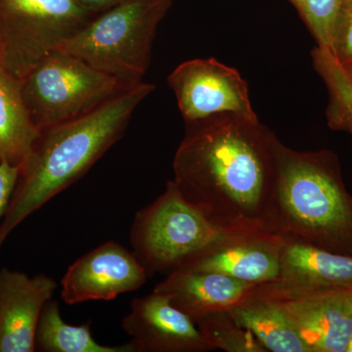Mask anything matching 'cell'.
Segmentation results:
<instances>
[{
    "label": "cell",
    "instance_id": "7",
    "mask_svg": "<svg viewBox=\"0 0 352 352\" xmlns=\"http://www.w3.org/2000/svg\"><path fill=\"white\" fill-rule=\"evenodd\" d=\"M94 16L74 0H0V65L22 80Z\"/></svg>",
    "mask_w": 352,
    "mask_h": 352
},
{
    "label": "cell",
    "instance_id": "27",
    "mask_svg": "<svg viewBox=\"0 0 352 352\" xmlns=\"http://www.w3.org/2000/svg\"><path fill=\"white\" fill-rule=\"evenodd\" d=\"M346 71H347V73L349 74V76H351L352 78V69H346Z\"/></svg>",
    "mask_w": 352,
    "mask_h": 352
},
{
    "label": "cell",
    "instance_id": "11",
    "mask_svg": "<svg viewBox=\"0 0 352 352\" xmlns=\"http://www.w3.org/2000/svg\"><path fill=\"white\" fill-rule=\"evenodd\" d=\"M148 277L133 252L108 241L69 266L61 280V298L67 305L112 300L140 289Z\"/></svg>",
    "mask_w": 352,
    "mask_h": 352
},
{
    "label": "cell",
    "instance_id": "6",
    "mask_svg": "<svg viewBox=\"0 0 352 352\" xmlns=\"http://www.w3.org/2000/svg\"><path fill=\"white\" fill-rule=\"evenodd\" d=\"M222 232L185 200L170 180L156 200L136 212L131 244L148 276L168 275Z\"/></svg>",
    "mask_w": 352,
    "mask_h": 352
},
{
    "label": "cell",
    "instance_id": "5",
    "mask_svg": "<svg viewBox=\"0 0 352 352\" xmlns=\"http://www.w3.org/2000/svg\"><path fill=\"white\" fill-rule=\"evenodd\" d=\"M21 83L25 106L39 131L94 112L129 89L62 50L41 60Z\"/></svg>",
    "mask_w": 352,
    "mask_h": 352
},
{
    "label": "cell",
    "instance_id": "20",
    "mask_svg": "<svg viewBox=\"0 0 352 352\" xmlns=\"http://www.w3.org/2000/svg\"><path fill=\"white\" fill-rule=\"evenodd\" d=\"M206 342L227 352H267L251 332L238 325L228 311L219 312L196 322Z\"/></svg>",
    "mask_w": 352,
    "mask_h": 352
},
{
    "label": "cell",
    "instance_id": "22",
    "mask_svg": "<svg viewBox=\"0 0 352 352\" xmlns=\"http://www.w3.org/2000/svg\"><path fill=\"white\" fill-rule=\"evenodd\" d=\"M329 51L344 69H352V0H344L340 8Z\"/></svg>",
    "mask_w": 352,
    "mask_h": 352
},
{
    "label": "cell",
    "instance_id": "12",
    "mask_svg": "<svg viewBox=\"0 0 352 352\" xmlns=\"http://www.w3.org/2000/svg\"><path fill=\"white\" fill-rule=\"evenodd\" d=\"M138 352H206L214 351L195 322L170 302L168 296L153 291L134 298L122 319Z\"/></svg>",
    "mask_w": 352,
    "mask_h": 352
},
{
    "label": "cell",
    "instance_id": "21",
    "mask_svg": "<svg viewBox=\"0 0 352 352\" xmlns=\"http://www.w3.org/2000/svg\"><path fill=\"white\" fill-rule=\"evenodd\" d=\"M319 47L330 50L333 27L344 0H288Z\"/></svg>",
    "mask_w": 352,
    "mask_h": 352
},
{
    "label": "cell",
    "instance_id": "8",
    "mask_svg": "<svg viewBox=\"0 0 352 352\" xmlns=\"http://www.w3.org/2000/svg\"><path fill=\"white\" fill-rule=\"evenodd\" d=\"M168 82L186 127L222 115L258 120L248 82L237 69L214 58L183 62L171 72Z\"/></svg>",
    "mask_w": 352,
    "mask_h": 352
},
{
    "label": "cell",
    "instance_id": "19",
    "mask_svg": "<svg viewBox=\"0 0 352 352\" xmlns=\"http://www.w3.org/2000/svg\"><path fill=\"white\" fill-rule=\"evenodd\" d=\"M312 65L327 87L328 126L352 136V78L327 48L316 46L311 51Z\"/></svg>",
    "mask_w": 352,
    "mask_h": 352
},
{
    "label": "cell",
    "instance_id": "2",
    "mask_svg": "<svg viewBox=\"0 0 352 352\" xmlns=\"http://www.w3.org/2000/svg\"><path fill=\"white\" fill-rule=\"evenodd\" d=\"M155 89L142 82L94 112L41 131L0 222V249L24 220L82 178L122 138L136 108Z\"/></svg>",
    "mask_w": 352,
    "mask_h": 352
},
{
    "label": "cell",
    "instance_id": "17",
    "mask_svg": "<svg viewBox=\"0 0 352 352\" xmlns=\"http://www.w3.org/2000/svg\"><path fill=\"white\" fill-rule=\"evenodd\" d=\"M39 134L25 106L21 80L0 65V163L22 166Z\"/></svg>",
    "mask_w": 352,
    "mask_h": 352
},
{
    "label": "cell",
    "instance_id": "13",
    "mask_svg": "<svg viewBox=\"0 0 352 352\" xmlns=\"http://www.w3.org/2000/svg\"><path fill=\"white\" fill-rule=\"evenodd\" d=\"M56 289L47 275L0 270V352L36 351L39 318Z\"/></svg>",
    "mask_w": 352,
    "mask_h": 352
},
{
    "label": "cell",
    "instance_id": "15",
    "mask_svg": "<svg viewBox=\"0 0 352 352\" xmlns=\"http://www.w3.org/2000/svg\"><path fill=\"white\" fill-rule=\"evenodd\" d=\"M273 283L296 291L352 288V256L284 236L279 277Z\"/></svg>",
    "mask_w": 352,
    "mask_h": 352
},
{
    "label": "cell",
    "instance_id": "18",
    "mask_svg": "<svg viewBox=\"0 0 352 352\" xmlns=\"http://www.w3.org/2000/svg\"><path fill=\"white\" fill-rule=\"evenodd\" d=\"M36 351L43 352H138L134 342L111 346L98 344L92 337L89 324L73 326L60 314L59 303L50 300L39 318Z\"/></svg>",
    "mask_w": 352,
    "mask_h": 352
},
{
    "label": "cell",
    "instance_id": "24",
    "mask_svg": "<svg viewBox=\"0 0 352 352\" xmlns=\"http://www.w3.org/2000/svg\"><path fill=\"white\" fill-rule=\"evenodd\" d=\"M74 1L87 12L97 15L129 0H74Z\"/></svg>",
    "mask_w": 352,
    "mask_h": 352
},
{
    "label": "cell",
    "instance_id": "14",
    "mask_svg": "<svg viewBox=\"0 0 352 352\" xmlns=\"http://www.w3.org/2000/svg\"><path fill=\"white\" fill-rule=\"evenodd\" d=\"M256 286L219 273L177 270L156 285L154 292L168 296L170 302L196 323L237 307Z\"/></svg>",
    "mask_w": 352,
    "mask_h": 352
},
{
    "label": "cell",
    "instance_id": "26",
    "mask_svg": "<svg viewBox=\"0 0 352 352\" xmlns=\"http://www.w3.org/2000/svg\"><path fill=\"white\" fill-rule=\"evenodd\" d=\"M346 352H352V338L351 342H349V346H347Z\"/></svg>",
    "mask_w": 352,
    "mask_h": 352
},
{
    "label": "cell",
    "instance_id": "3",
    "mask_svg": "<svg viewBox=\"0 0 352 352\" xmlns=\"http://www.w3.org/2000/svg\"><path fill=\"white\" fill-rule=\"evenodd\" d=\"M266 228L352 256V195L335 153L296 151L281 142Z\"/></svg>",
    "mask_w": 352,
    "mask_h": 352
},
{
    "label": "cell",
    "instance_id": "16",
    "mask_svg": "<svg viewBox=\"0 0 352 352\" xmlns=\"http://www.w3.org/2000/svg\"><path fill=\"white\" fill-rule=\"evenodd\" d=\"M228 314L267 351L311 352L283 308L256 289Z\"/></svg>",
    "mask_w": 352,
    "mask_h": 352
},
{
    "label": "cell",
    "instance_id": "10",
    "mask_svg": "<svg viewBox=\"0 0 352 352\" xmlns=\"http://www.w3.org/2000/svg\"><path fill=\"white\" fill-rule=\"evenodd\" d=\"M283 245V235L266 229L223 231L177 270L219 273L256 285L270 283L279 277Z\"/></svg>",
    "mask_w": 352,
    "mask_h": 352
},
{
    "label": "cell",
    "instance_id": "25",
    "mask_svg": "<svg viewBox=\"0 0 352 352\" xmlns=\"http://www.w3.org/2000/svg\"><path fill=\"white\" fill-rule=\"evenodd\" d=\"M344 296L347 305L352 310V288H344Z\"/></svg>",
    "mask_w": 352,
    "mask_h": 352
},
{
    "label": "cell",
    "instance_id": "1",
    "mask_svg": "<svg viewBox=\"0 0 352 352\" xmlns=\"http://www.w3.org/2000/svg\"><path fill=\"white\" fill-rule=\"evenodd\" d=\"M280 144L259 120L217 116L186 127L173 159V182L222 231L267 230Z\"/></svg>",
    "mask_w": 352,
    "mask_h": 352
},
{
    "label": "cell",
    "instance_id": "9",
    "mask_svg": "<svg viewBox=\"0 0 352 352\" xmlns=\"http://www.w3.org/2000/svg\"><path fill=\"white\" fill-rule=\"evenodd\" d=\"M256 289L283 308L311 352H346L352 310L344 288L296 291L270 282Z\"/></svg>",
    "mask_w": 352,
    "mask_h": 352
},
{
    "label": "cell",
    "instance_id": "4",
    "mask_svg": "<svg viewBox=\"0 0 352 352\" xmlns=\"http://www.w3.org/2000/svg\"><path fill=\"white\" fill-rule=\"evenodd\" d=\"M173 0H129L97 14L57 50L78 57L126 88L138 87L149 68L157 27Z\"/></svg>",
    "mask_w": 352,
    "mask_h": 352
},
{
    "label": "cell",
    "instance_id": "23",
    "mask_svg": "<svg viewBox=\"0 0 352 352\" xmlns=\"http://www.w3.org/2000/svg\"><path fill=\"white\" fill-rule=\"evenodd\" d=\"M19 175L20 166L6 162L0 163V222L6 214Z\"/></svg>",
    "mask_w": 352,
    "mask_h": 352
}]
</instances>
